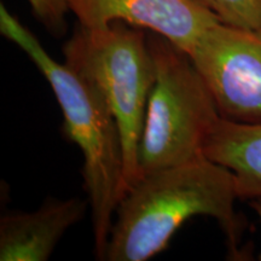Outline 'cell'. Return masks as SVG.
<instances>
[{
	"instance_id": "8fae6325",
	"label": "cell",
	"mask_w": 261,
	"mask_h": 261,
	"mask_svg": "<svg viewBox=\"0 0 261 261\" xmlns=\"http://www.w3.org/2000/svg\"><path fill=\"white\" fill-rule=\"evenodd\" d=\"M250 205H252L253 211L255 212L256 215L259 217V219L261 221V198H255V200H252V202H250ZM259 259L261 260V254H260Z\"/></svg>"
},
{
	"instance_id": "6da1fadb",
	"label": "cell",
	"mask_w": 261,
	"mask_h": 261,
	"mask_svg": "<svg viewBox=\"0 0 261 261\" xmlns=\"http://www.w3.org/2000/svg\"><path fill=\"white\" fill-rule=\"evenodd\" d=\"M237 198L233 173L204 154L142 175L117 205L104 260L151 259L197 215L214 218L236 252L242 231L234 212Z\"/></svg>"
},
{
	"instance_id": "3957f363",
	"label": "cell",
	"mask_w": 261,
	"mask_h": 261,
	"mask_svg": "<svg viewBox=\"0 0 261 261\" xmlns=\"http://www.w3.org/2000/svg\"><path fill=\"white\" fill-rule=\"evenodd\" d=\"M64 63L102 94L115 116L123 149L126 192L138 180V146L156 70L148 38L116 21L104 28L77 25L63 46Z\"/></svg>"
},
{
	"instance_id": "277c9868",
	"label": "cell",
	"mask_w": 261,
	"mask_h": 261,
	"mask_svg": "<svg viewBox=\"0 0 261 261\" xmlns=\"http://www.w3.org/2000/svg\"><path fill=\"white\" fill-rule=\"evenodd\" d=\"M148 44L156 79L138 146V179L203 154L219 110L190 55L152 33Z\"/></svg>"
},
{
	"instance_id": "52a82bcc",
	"label": "cell",
	"mask_w": 261,
	"mask_h": 261,
	"mask_svg": "<svg viewBox=\"0 0 261 261\" xmlns=\"http://www.w3.org/2000/svg\"><path fill=\"white\" fill-rule=\"evenodd\" d=\"M89 200L50 198L34 212H16L0 220V260L46 261L64 233L87 211Z\"/></svg>"
},
{
	"instance_id": "5b68a950",
	"label": "cell",
	"mask_w": 261,
	"mask_h": 261,
	"mask_svg": "<svg viewBox=\"0 0 261 261\" xmlns=\"http://www.w3.org/2000/svg\"><path fill=\"white\" fill-rule=\"evenodd\" d=\"M190 57L221 117L261 123V27L218 22L201 35Z\"/></svg>"
},
{
	"instance_id": "ba28073f",
	"label": "cell",
	"mask_w": 261,
	"mask_h": 261,
	"mask_svg": "<svg viewBox=\"0 0 261 261\" xmlns=\"http://www.w3.org/2000/svg\"><path fill=\"white\" fill-rule=\"evenodd\" d=\"M203 154L233 173L238 198H261V123L220 116L205 139Z\"/></svg>"
},
{
	"instance_id": "30bf717a",
	"label": "cell",
	"mask_w": 261,
	"mask_h": 261,
	"mask_svg": "<svg viewBox=\"0 0 261 261\" xmlns=\"http://www.w3.org/2000/svg\"><path fill=\"white\" fill-rule=\"evenodd\" d=\"M33 15L55 37L67 31V14L70 11L68 0H27Z\"/></svg>"
},
{
	"instance_id": "8992f818",
	"label": "cell",
	"mask_w": 261,
	"mask_h": 261,
	"mask_svg": "<svg viewBox=\"0 0 261 261\" xmlns=\"http://www.w3.org/2000/svg\"><path fill=\"white\" fill-rule=\"evenodd\" d=\"M80 25L104 28L120 21L148 28L191 55L201 35L221 22L213 10L194 0H68Z\"/></svg>"
},
{
	"instance_id": "9c48e42d",
	"label": "cell",
	"mask_w": 261,
	"mask_h": 261,
	"mask_svg": "<svg viewBox=\"0 0 261 261\" xmlns=\"http://www.w3.org/2000/svg\"><path fill=\"white\" fill-rule=\"evenodd\" d=\"M223 23L240 28L261 27V0H210Z\"/></svg>"
},
{
	"instance_id": "7c38bea8",
	"label": "cell",
	"mask_w": 261,
	"mask_h": 261,
	"mask_svg": "<svg viewBox=\"0 0 261 261\" xmlns=\"http://www.w3.org/2000/svg\"><path fill=\"white\" fill-rule=\"evenodd\" d=\"M194 2L198 3V4H202V5L207 6V8H210V0H194Z\"/></svg>"
},
{
	"instance_id": "7a4b0ae2",
	"label": "cell",
	"mask_w": 261,
	"mask_h": 261,
	"mask_svg": "<svg viewBox=\"0 0 261 261\" xmlns=\"http://www.w3.org/2000/svg\"><path fill=\"white\" fill-rule=\"evenodd\" d=\"M0 32L28 55L50 84L63 114V132L79 146L92 215L94 252L104 260L120 201L126 194L123 149L115 116L98 90L67 64L58 63L33 33L0 6Z\"/></svg>"
}]
</instances>
